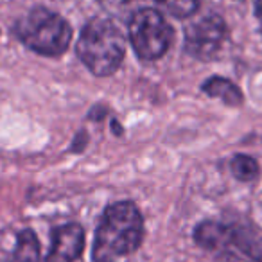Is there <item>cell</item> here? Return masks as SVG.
<instances>
[{
    "label": "cell",
    "instance_id": "1",
    "mask_svg": "<svg viewBox=\"0 0 262 262\" xmlns=\"http://www.w3.org/2000/svg\"><path fill=\"white\" fill-rule=\"evenodd\" d=\"M144 241V217L133 201L106 207L92 244L94 262H120L133 255Z\"/></svg>",
    "mask_w": 262,
    "mask_h": 262
},
{
    "label": "cell",
    "instance_id": "2",
    "mask_svg": "<svg viewBox=\"0 0 262 262\" xmlns=\"http://www.w3.org/2000/svg\"><path fill=\"white\" fill-rule=\"evenodd\" d=\"M76 52L94 76H112L124 61L126 38L113 20L95 16L88 20L76 43Z\"/></svg>",
    "mask_w": 262,
    "mask_h": 262
},
{
    "label": "cell",
    "instance_id": "3",
    "mask_svg": "<svg viewBox=\"0 0 262 262\" xmlns=\"http://www.w3.org/2000/svg\"><path fill=\"white\" fill-rule=\"evenodd\" d=\"M194 241L200 248L215 253L262 262V228L251 221H201L194 228Z\"/></svg>",
    "mask_w": 262,
    "mask_h": 262
},
{
    "label": "cell",
    "instance_id": "4",
    "mask_svg": "<svg viewBox=\"0 0 262 262\" xmlns=\"http://www.w3.org/2000/svg\"><path fill=\"white\" fill-rule=\"evenodd\" d=\"M15 36L33 52L56 58L67 52L72 41V27L61 15L47 8H33L16 20Z\"/></svg>",
    "mask_w": 262,
    "mask_h": 262
},
{
    "label": "cell",
    "instance_id": "5",
    "mask_svg": "<svg viewBox=\"0 0 262 262\" xmlns=\"http://www.w3.org/2000/svg\"><path fill=\"white\" fill-rule=\"evenodd\" d=\"M127 34H129L133 51L140 59H146V61L162 58L169 51L174 38L172 27L164 18V15L151 8H142L133 13V16L129 18Z\"/></svg>",
    "mask_w": 262,
    "mask_h": 262
},
{
    "label": "cell",
    "instance_id": "6",
    "mask_svg": "<svg viewBox=\"0 0 262 262\" xmlns=\"http://www.w3.org/2000/svg\"><path fill=\"white\" fill-rule=\"evenodd\" d=\"M226 34H228V29H226L225 20L215 13H210L194 22L190 27H187L185 51L192 58L201 59V61H210L221 51Z\"/></svg>",
    "mask_w": 262,
    "mask_h": 262
},
{
    "label": "cell",
    "instance_id": "7",
    "mask_svg": "<svg viewBox=\"0 0 262 262\" xmlns=\"http://www.w3.org/2000/svg\"><path fill=\"white\" fill-rule=\"evenodd\" d=\"M84 250V230L77 223H67L52 230L51 250L43 262H76Z\"/></svg>",
    "mask_w": 262,
    "mask_h": 262
},
{
    "label": "cell",
    "instance_id": "8",
    "mask_svg": "<svg viewBox=\"0 0 262 262\" xmlns=\"http://www.w3.org/2000/svg\"><path fill=\"white\" fill-rule=\"evenodd\" d=\"M201 90L207 95L214 99H219L223 101L226 106H241L244 102V95L241 92V88L237 86L233 81L226 79V77L221 76H212L201 84Z\"/></svg>",
    "mask_w": 262,
    "mask_h": 262
},
{
    "label": "cell",
    "instance_id": "9",
    "mask_svg": "<svg viewBox=\"0 0 262 262\" xmlns=\"http://www.w3.org/2000/svg\"><path fill=\"white\" fill-rule=\"evenodd\" d=\"M40 241L31 228H26L16 237V246L9 262H40Z\"/></svg>",
    "mask_w": 262,
    "mask_h": 262
},
{
    "label": "cell",
    "instance_id": "10",
    "mask_svg": "<svg viewBox=\"0 0 262 262\" xmlns=\"http://www.w3.org/2000/svg\"><path fill=\"white\" fill-rule=\"evenodd\" d=\"M230 171L239 182H253L258 178V162L250 155H235L230 160Z\"/></svg>",
    "mask_w": 262,
    "mask_h": 262
},
{
    "label": "cell",
    "instance_id": "11",
    "mask_svg": "<svg viewBox=\"0 0 262 262\" xmlns=\"http://www.w3.org/2000/svg\"><path fill=\"white\" fill-rule=\"evenodd\" d=\"M158 8L174 18H189L200 9V0H155Z\"/></svg>",
    "mask_w": 262,
    "mask_h": 262
},
{
    "label": "cell",
    "instance_id": "12",
    "mask_svg": "<svg viewBox=\"0 0 262 262\" xmlns=\"http://www.w3.org/2000/svg\"><path fill=\"white\" fill-rule=\"evenodd\" d=\"M99 2H101L102 6H106V8H122L129 0H99Z\"/></svg>",
    "mask_w": 262,
    "mask_h": 262
},
{
    "label": "cell",
    "instance_id": "13",
    "mask_svg": "<svg viewBox=\"0 0 262 262\" xmlns=\"http://www.w3.org/2000/svg\"><path fill=\"white\" fill-rule=\"evenodd\" d=\"M255 13H257V18L262 26V0H255Z\"/></svg>",
    "mask_w": 262,
    "mask_h": 262
}]
</instances>
